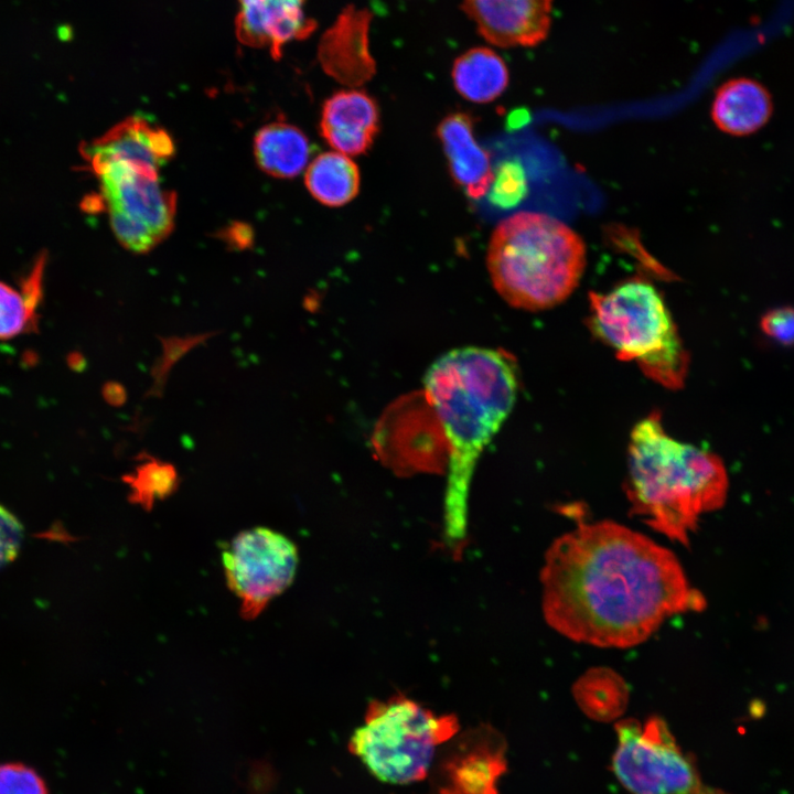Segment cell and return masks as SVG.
<instances>
[{"label": "cell", "mask_w": 794, "mask_h": 794, "mask_svg": "<svg viewBox=\"0 0 794 794\" xmlns=\"http://www.w3.org/2000/svg\"><path fill=\"white\" fill-rule=\"evenodd\" d=\"M541 610L560 635L627 648L662 623L705 607L673 551L613 521L581 523L548 547Z\"/></svg>", "instance_id": "6da1fadb"}, {"label": "cell", "mask_w": 794, "mask_h": 794, "mask_svg": "<svg viewBox=\"0 0 794 794\" xmlns=\"http://www.w3.org/2000/svg\"><path fill=\"white\" fill-rule=\"evenodd\" d=\"M423 387L448 443L444 539L453 555L461 556L478 461L516 401V361L502 350L455 347L429 366Z\"/></svg>", "instance_id": "7a4b0ae2"}, {"label": "cell", "mask_w": 794, "mask_h": 794, "mask_svg": "<svg viewBox=\"0 0 794 794\" xmlns=\"http://www.w3.org/2000/svg\"><path fill=\"white\" fill-rule=\"evenodd\" d=\"M625 485L636 516L687 546L699 517L723 505L729 482L718 455L676 440L652 412L630 434Z\"/></svg>", "instance_id": "3957f363"}, {"label": "cell", "mask_w": 794, "mask_h": 794, "mask_svg": "<svg viewBox=\"0 0 794 794\" xmlns=\"http://www.w3.org/2000/svg\"><path fill=\"white\" fill-rule=\"evenodd\" d=\"M486 267L497 293L528 311L552 308L578 286L586 267L581 237L559 219L521 212L493 230Z\"/></svg>", "instance_id": "277c9868"}, {"label": "cell", "mask_w": 794, "mask_h": 794, "mask_svg": "<svg viewBox=\"0 0 794 794\" xmlns=\"http://www.w3.org/2000/svg\"><path fill=\"white\" fill-rule=\"evenodd\" d=\"M589 325L616 357L668 389L684 386L688 352L659 291L641 278L589 293Z\"/></svg>", "instance_id": "5b68a950"}, {"label": "cell", "mask_w": 794, "mask_h": 794, "mask_svg": "<svg viewBox=\"0 0 794 794\" xmlns=\"http://www.w3.org/2000/svg\"><path fill=\"white\" fill-rule=\"evenodd\" d=\"M458 732L454 715H437L397 694L369 702L348 750L379 781L410 784L428 776L438 749Z\"/></svg>", "instance_id": "8992f818"}, {"label": "cell", "mask_w": 794, "mask_h": 794, "mask_svg": "<svg viewBox=\"0 0 794 794\" xmlns=\"http://www.w3.org/2000/svg\"><path fill=\"white\" fill-rule=\"evenodd\" d=\"M618 745L611 770L632 794H722L706 786L694 760L677 744L666 722L624 719L615 725Z\"/></svg>", "instance_id": "52a82bcc"}, {"label": "cell", "mask_w": 794, "mask_h": 794, "mask_svg": "<svg viewBox=\"0 0 794 794\" xmlns=\"http://www.w3.org/2000/svg\"><path fill=\"white\" fill-rule=\"evenodd\" d=\"M94 174L100 184L98 204L106 210L124 247L146 253L170 234L176 197L162 187L158 170L121 162L108 164Z\"/></svg>", "instance_id": "ba28073f"}, {"label": "cell", "mask_w": 794, "mask_h": 794, "mask_svg": "<svg viewBox=\"0 0 794 794\" xmlns=\"http://www.w3.org/2000/svg\"><path fill=\"white\" fill-rule=\"evenodd\" d=\"M228 588L240 600V613L251 620L293 581L299 557L296 545L267 527L238 533L222 551Z\"/></svg>", "instance_id": "9c48e42d"}, {"label": "cell", "mask_w": 794, "mask_h": 794, "mask_svg": "<svg viewBox=\"0 0 794 794\" xmlns=\"http://www.w3.org/2000/svg\"><path fill=\"white\" fill-rule=\"evenodd\" d=\"M506 741L490 725H480L442 744L428 776L430 794H498L507 771Z\"/></svg>", "instance_id": "30bf717a"}, {"label": "cell", "mask_w": 794, "mask_h": 794, "mask_svg": "<svg viewBox=\"0 0 794 794\" xmlns=\"http://www.w3.org/2000/svg\"><path fill=\"white\" fill-rule=\"evenodd\" d=\"M371 21L367 9L347 6L318 45V61L324 73L348 88L366 84L376 73L369 49Z\"/></svg>", "instance_id": "8fae6325"}, {"label": "cell", "mask_w": 794, "mask_h": 794, "mask_svg": "<svg viewBox=\"0 0 794 794\" xmlns=\"http://www.w3.org/2000/svg\"><path fill=\"white\" fill-rule=\"evenodd\" d=\"M552 0H462V9L489 43L501 47L535 46L551 23Z\"/></svg>", "instance_id": "7c38bea8"}, {"label": "cell", "mask_w": 794, "mask_h": 794, "mask_svg": "<svg viewBox=\"0 0 794 794\" xmlns=\"http://www.w3.org/2000/svg\"><path fill=\"white\" fill-rule=\"evenodd\" d=\"M307 0H237L235 34L249 47L266 49L279 60L292 41L310 36L316 22L305 13Z\"/></svg>", "instance_id": "4fadbf2b"}, {"label": "cell", "mask_w": 794, "mask_h": 794, "mask_svg": "<svg viewBox=\"0 0 794 794\" xmlns=\"http://www.w3.org/2000/svg\"><path fill=\"white\" fill-rule=\"evenodd\" d=\"M81 153L93 173L121 162L159 171L172 158L174 144L165 130L143 118L130 117L97 139L84 143Z\"/></svg>", "instance_id": "5bb4252c"}, {"label": "cell", "mask_w": 794, "mask_h": 794, "mask_svg": "<svg viewBox=\"0 0 794 794\" xmlns=\"http://www.w3.org/2000/svg\"><path fill=\"white\" fill-rule=\"evenodd\" d=\"M379 108L366 92L347 88L335 92L322 105L319 129L334 150L361 155L373 146L379 131Z\"/></svg>", "instance_id": "9a60e30c"}, {"label": "cell", "mask_w": 794, "mask_h": 794, "mask_svg": "<svg viewBox=\"0 0 794 794\" xmlns=\"http://www.w3.org/2000/svg\"><path fill=\"white\" fill-rule=\"evenodd\" d=\"M452 180L474 200L487 194L494 178L489 152L474 136V119L455 111L441 119L436 129Z\"/></svg>", "instance_id": "2e32d148"}, {"label": "cell", "mask_w": 794, "mask_h": 794, "mask_svg": "<svg viewBox=\"0 0 794 794\" xmlns=\"http://www.w3.org/2000/svg\"><path fill=\"white\" fill-rule=\"evenodd\" d=\"M773 103L768 89L751 78H734L716 92L711 106L715 125L732 136H748L770 119Z\"/></svg>", "instance_id": "e0dca14e"}, {"label": "cell", "mask_w": 794, "mask_h": 794, "mask_svg": "<svg viewBox=\"0 0 794 794\" xmlns=\"http://www.w3.org/2000/svg\"><path fill=\"white\" fill-rule=\"evenodd\" d=\"M254 151L260 169L280 179L299 175L308 165L311 153L305 133L283 120L270 122L257 132Z\"/></svg>", "instance_id": "ac0fdd59"}, {"label": "cell", "mask_w": 794, "mask_h": 794, "mask_svg": "<svg viewBox=\"0 0 794 794\" xmlns=\"http://www.w3.org/2000/svg\"><path fill=\"white\" fill-rule=\"evenodd\" d=\"M455 90L464 99L485 104L496 99L508 85L504 60L489 47H472L458 56L451 71Z\"/></svg>", "instance_id": "d6986e66"}, {"label": "cell", "mask_w": 794, "mask_h": 794, "mask_svg": "<svg viewBox=\"0 0 794 794\" xmlns=\"http://www.w3.org/2000/svg\"><path fill=\"white\" fill-rule=\"evenodd\" d=\"M304 184L319 203L340 207L357 196L361 174L350 155L328 151L319 154L305 168Z\"/></svg>", "instance_id": "ffe728a7"}, {"label": "cell", "mask_w": 794, "mask_h": 794, "mask_svg": "<svg viewBox=\"0 0 794 794\" xmlns=\"http://www.w3.org/2000/svg\"><path fill=\"white\" fill-rule=\"evenodd\" d=\"M45 259L44 255L36 258L20 289L0 281V340L35 331L43 299Z\"/></svg>", "instance_id": "44dd1931"}, {"label": "cell", "mask_w": 794, "mask_h": 794, "mask_svg": "<svg viewBox=\"0 0 794 794\" xmlns=\"http://www.w3.org/2000/svg\"><path fill=\"white\" fill-rule=\"evenodd\" d=\"M137 460L139 463L133 472L124 474L121 480L130 490L129 502L151 511L157 500H164L176 492L180 484L178 470L172 463L147 452H141Z\"/></svg>", "instance_id": "7402d4cb"}, {"label": "cell", "mask_w": 794, "mask_h": 794, "mask_svg": "<svg viewBox=\"0 0 794 794\" xmlns=\"http://www.w3.org/2000/svg\"><path fill=\"white\" fill-rule=\"evenodd\" d=\"M215 334H218V331L186 336H159L162 353L151 367L150 375L153 380L146 397H162L172 367L191 350Z\"/></svg>", "instance_id": "603a6c76"}, {"label": "cell", "mask_w": 794, "mask_h": 794, "mask_svg": "<svg viewBox=\"0 0 794 794\" xmlns=\"http://www.w3.org/2000/svg\"><path fill=\"white\" fill-rule=\"evenodd\" d=\"M489 192H491V202L497 206L511 207L516 205L527 192L526 178L522 167L515 162L502 164L494 172Z\"/></svg>", "instance_id": "cb8c5ba5"}, {"label": "cell", "mask_w": 794, "mask_h": 794, "mask_svg": "<svg viewBox=\"0 0 794 794\" xmlns=\"http://www.w3.org/2000/svg\"><path fill=\"white\" fill-rule=\"evenodd\" d=\"M0 794H49L43 779L21 763L0 764Z\"/></svg>", "instance_id": "d4e9b609"}, {"label": "cell", "mask_w": 794, "mask_h": 794, "mask_svg": "<svg viewBox=\"0 0 794 794\" xmlns=\"http://www.w3.org/2000/svg\"><path fill=\"white\" fill-rule=\"evenodd\" d=\"M23 537L24 529L21 522L0 505V569L18 556Z\"/></svg>", "instance_id": "484cf974"}, {"label": "cell", "mask_w": 794, "mask_h": 794, "mask_svg": "<svg viewBox=\"0 0 794 794\" xmlns=\"http://www.w3.org/2000/svg\"><path fill=\"white\" fill-rule=\"evenodd\" d=\"M762 332L784 345L794 344V308L780 307L765 312L760 320Z\"/></svg>", "instance_id": "4316f807"}, {"label": "cell", "mask_w": 794, "mask_h": 794, "mask_svg": "<svg viewBox=\"0 0 794 794\" xmlns=\"http://www.w3.org/2000/svg\"><path fill=\"white\" fill-rule=\"evenodd\" d=\"M103 396L109 405L120 407L126 403L127 391L121 384L111 380L104 385Z\"/></svg>", "instance_id": "83f0119b"}]
</instances>
